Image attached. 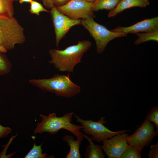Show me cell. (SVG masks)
<instances>
[{"label": "cell", "instance_id": "52a82bcc", "mask_svg": "<svg viewBox=\"0 0 158 158\" xmlns=\"http://www.w3.org/2000/svg\"><path fill=\"white\" fill-rule=\"evenodd\" d=\"M93 3L83 0H70L64 5L56 8L61 13L73 19L94 18Z\"/></svg>", "mask_w": 158, "mask_h": 158}, {"label": "cell", "instance_id": "603a6c76", "mask_svg": "<svg viewBox=\"0 0 158 158\" xmlns=\"http://www.w3.org/2000/svg\"><path fill=\"white\" fill-rule=\"evenodd\" d=\"M151 122L153 123L156 127V131L158 132V107H153L147 114L146 117Z\"/></svg>", "mask_w": 158, "mask_h": 158}, {"label": "cell", "instance_id": "d6986e66", "mask_svg": "<svg viewBox=\"0 0 158 158\" xmlns=\"http://www.w3.org/2000/svg\"><path fill=\"white\" fill-rule=\"evenodd\" d=\"M4 53L0 51V76L9 73L12 68L11 62Z\"/></svg>", "mask_w": 158, "mask_h": 158}, {"label": "cell", "instance_id": "ba28073f", "mask_svg": "<svg viewBox=\"0 0 158 158\" xmlns=\"http://www.w3.org/2000/svg\"><path fill=\"white\" fill-rule=\"evenodd\" d=\"M51 15L55 35L57 47L61 40L73 26L81 25V19H73L59 11L56 7L50 9Z\"/></svg>", "mask_w": 158, "mask_h": 158}, {"label": "cell", "instance_id": "9c48e42d", "mask_svg": "<svg viewBox=\"0 0 158 158\" xmlns=\"http://www.w3.org/2000/svg\"><path fill=\"white\" fill-rule=\"evenodd\" d=\"M158 133L154 130V125L146 118L135 132L128 136L127 141L128 145L144 148L152 142Z\"/></svg>", "mask_w": 158, "mask_h": 158}, {"label": "cell", "instance_id": "7a4b0ae2", "mask_svg": "<svg viewBox=\"0 0 158 158\" xmlns=\"http://www.w3.org/2000/svg\"><path fill=\"white\" fill-rule=\"evenodd\" d=\"M28 82L34 87L46 92L54 94L57 96L68 98L80 93L81 87L74 83L67 75L56 74L48 78L32 79Z\"/></svg>", "mask_w": 158, "mask_h": 158}, {"label": "cell", "instance_id": "8fae6325", "mask_svg": "<svg viewBox=\"0 0 158 158\" xmlns=\"http://www.w3.org/2000/svg\"><path fill=\"white\" fill-rule=\"evenodd\" d=\"M111 30L126 35L154 31L158 30V18L156 17L145 19L128 27L118 26Z\"/></svg>", "mask_w": 158, "mask_h": 158}, {"label": "cell", "instance_id": "44dd1931", "mask_svg": "<svg viewBox=\"0 0 158 158\" xmlns=\"http://www.w3.org/2000/svg\"><path fill=\"white\" fill-rule=\"evenodd\" d=\"M29 11L30 13L39 15L41 12H49V11L42 4L38 2L32 0L30 3Z\"/></svg>", "mask_w": 158, "mask_h": 158}, {"label": "cell", "instance_id": "30bf717a", "mask_svg": "<svg viewBox=\"0 0 158 158\" xmlns=\"http://www.w3.org/2000/svg\"><path fill=\"white\" fill-rule=\"evenodd\" d=\"M128 134H118L102 141L101 147L109 158H119L128 145L127 141Z\"/></svg>", "mask_w": 158, "mask_h": 158}, {"label": "cell", "instance_id": "6da1fadb", "mask_svg": "<svg viewBox=\"0 0 158 158\" xmlns=\"http://www.w3.org/2000/svg\"><path fill=\"white\" fill-rule=\"evenodd\" d=\"M91 45L90 41L85 40L63 49H51L49 51L50 59L49 63L60 72L73 73L75 67L81 62L84 54Z\"/></svg>", "mask_w": 158, "mask_h": 158}, {"label": "cell", "instance_id": "5bb4252c", "mask_svg": "<svg viewBox=\"0 0 158 158\" xmlns=\"http://www.w3.org/2000/svg\"><path fill=\"white\" fill-rule=\"evenodd\" d=\"M83 138L89 142V145L86 148L84 156L85 158H104L105 156L103 150L98 144H95L92 138L84 134H83Z\"/></svg>", "mask_w": 158, "mask_h": 158}, {"label": "cell", "instance_id": "4dcf8cb0", "mask_svg": "<svg viewBox=\"0 0 158 158\" xmlns=\"http://www.w3.org/2000/svg\"><path fill=\"white\" fill-rule=\"evenodd\" d=\"M41 0L42 1V0Z\"/></svg>", "mask_w": 158, "mask_h": 158}, {"label": "cell", "instance_id": "8992f818", "mask_svg": "<svg viewBox=\"0 0 158 158\" xmlns=\"http://www.w3.org/2000/svg\"><path fill=\"white\" fill-rule=\"evenodd\" d=\"M74 116L76 119L77 122L81 125L82 128L81 130L86 134L91 135V138L93 141L100 142L115 135L126 133V130L114 131L109 130L104 125V124L107 122L105 120V117H102L96 121L83 119L76 114H74Z\"/></svg>", "mask_w": 158, "mask_h": 158}, {"label": "cell", "instance_id": "d4e9b609", "mask_svg": "<svg viewBox=\"0 0 158 158\" xmlns=\"http://www.w3.org/2000/svg\"><path fill=\"white\" fill-rule=\"evenodd\" d=\"M12 129L10 128L1 125L0 123V138L6 137L11 133Z\"/></svg>", "mask_w": 158, "mask_h": 158}, {"label": "cell", "instance_id": "277c9868", "mask_svg": "<svg viewBox=\"0 0 158 158\" xmlns=\"http://www.w3.org/2000/svg\"><path fill=\"white\" fill-rule=\"evenodd\" d=\"M24 29L14 17L0 15V43L7 51L14 49L17 44L24 43Z\"/></svg>", "mask_w": 158, "mask_h": 158}, {"label": "cell", "instance_id": "7c38bea8", "mask_svg": "<svg viewBox=\"0 0 158 158\" xmlns=\"http://www.w3.org/2000/svg\"><path fill=\"white\" fill-rule=\"evenodd\" d=\"M148 0H121L116 6L110 11L109 18L114 17L126 9L134 7L145 8L149 5Z\"/></svg>", "mask_w": 158, "mask_h": 158}, {"label": "cell", "instance_id": "4316f807", "mask_svg": "<svg viewBox=\"0 0 158 158\" xmlns=\"http://www.w3.org/2000/svg\"><path fill=\"white\" fill-rule=\"evenodd\" d=\"M0 51L3 53H6L8 51L4 47L0 46Z\"/></svg>", "mask_w": 158, "mask_h": 158}, {"label": "cell", "instance_id": "5b68a950", "mask_svg": "<svg viewBox=\"0 0 158 158\" xmlns=\"http://www.w3.org/2000/svg\"><path fill=\"white\" fill-rule=\"evenodd\" d=\"M81 25L89 32L95 40L98 54L103 52L108 43L111 40L127 35L122 33L109 30L95 22L92 17L81 19Z\"/></svg>", "mask_w": 158, "mask_h": 158}, {"label": "cell", "instance_id": "484cf974", "mask_svg": "<svg viewBox=\"0 0 158 158\" xmlns=\"http://www.w3.org/2000/svg\"><path fill=\"white\" fill-rule=\"evenodd\" d=\"M20 4H22L24 2H28L30 3L33 0H18Z\"/></svg>", "mask_w": 158, "mask_h": 158}, {"label": "cell", "instance_id": "4fadbf2b", "mask_svg": "<svg viewBox=\"0 0 158 158\" xmlns=\"http://www.w3.org/2000/svg\"><path fill=\"white\" fill-rule=\"evenodd\" d=\"M76 137L77 138L76 140H75L73 136L69 135H65L63 137V140L66 142L69 147V151L66 155L65 158H81L80 148L84 138L83 135Z\"/></svg>", "mask_w": 158, "mask_h": 158}, {"label": "cell", "instance_id": "3957f363", "mask_svg": "<svg viewBox=\"0 0 158 158\" xmlns=\"http://www.w3.org/2000/svg\"><path fill=\"white\" fill-rule=\"evenodd\" d=\"M73 112H69L61 117H57L55 113L49 114L48 116L40 114L42 120L38 123L34 130V133L41 134L48 132L51 135L56 134L64 129L71 132L76 137L83 135L80 131L81 126L77 125L71 123Z\"/></svg>", "mask_w": 158, "mask_h": 158}, {"label": "cell", "instance_id": "2e32d148", "mask_svg": "<svg viewBox=\"0 0 158 158\" xmlns=\"http://www.w3.org/2000/svg\"><path fill=\"white\" fill-rule=\"evenodd\" d=\"M143 147L128 145L120 155L119 158H140Z\"/></svg>", "mask_w": 158, "mask_h": 158}, {"label": "cell", "instance_id": "7402d4cb", "mask_svg": "<svg viewBox=\"0 0 158 158\" xmlns=\"http://www.w3.org/2000/svg\"><path fill=\"white\" fill-rule=\"evenodd\" d=\"M70 0H42L44 7L47 9L63 5Z\"/></svg>", "mask_w": 158, "mask_h": 158}, {"label": "cell", "instance_id": "e0dca14e", "mask_svg": "<svg viewBox=\"0 0 158 158\" xmlns=\"http://www.w3.org/2000/svg\"><path fill=\"white\" fill-rule=\"evenodd\" d=\"M14 0H0V15L8 17H13Z\"/></svg>", "mask_w": 158, "mask_h": 158}, {"label": "cell", "instance_id": "cb8c5ba5", "mask_svg": "<svg viewBox=\"0 0 158 158\" xmlns=\"http://www.w3.org/2000/svg\"><path fill=\"white\" fill-rule=\"evenodd\" d=\"M149 158H158V142L155 144L150 146V149L148 154Z\"/></svg>", "mask_w": 158, "mask_h": 158}, {"label": "cell", "instance_id": "ffe728a7", "mask_svg": "<svg viewBox=\"0 0 158 158\" xmlns=\"http://www.w3.org/2000/svg\"><path fill=\"white\" fill-rule=\"evenodd\" d=\"M33 147L24 157L25 158H44L47 156L46 153H43L41 146L43 144L37 145L34 142Z\"/></svg>", "mask_w": 158, "mask_h": 158}, {"label": "cell", "instance_id": "f1b7e54d", "mask_svg": "<svg viewBox=\"0 0 158 158\" xmlns=\"http://www.w3.org/2000/svg\"><path fill=\"white\" fill-rule=\"evenodd\" d=\"M18 0H14V1H17Z\"/></svg>", "mask_w": 158, "mask_h": 158}, {"label": "cell", "instance_id": "9a60e30c", "mask_svg": "<svg viewBox=\"0 0 158 158\" xmlns=\"http://www.w3.org/2000/svg\"><path fill=\"white\" fill-rule=\"evenodd\" d=\"M121 0H96L93 3L92 10L93 12L99 10H113Z\"/></svg>", "mask_w": 158, "mask_h": 158}, {"label": "cell", "instance_id": "f546056e", "mask_svg": "<svg viewBox=\"0 0 158 158\" xmlns=\"http://www.w3.org/2000/svg\"><path fill=\"white\" fill-rule=\"evenodd\" d=\"M0 46H1V45L0 43Z\"/></svg>", "mask_w": 158, "mask_h": 158}, {"label": "cell", "instance_id": "ac0fdd59", "mask_svg": "<svg viewBox=\"0 0 158 158\" xmlns=\"http://www.w3.org/2000/svg\"><path fill=\"white\" fill-rule=\"evenodd\" d=\"M138 38L135 41L134 44L138 45L142 43L150 40L158 41V30L154 31L138 33L136 34Z\"/></svg>", "mask_w": 158, "mask_h": 158}, {"label": "cell", "instance_id": "83f0119b", "mask_svg": "<svg viewBox=\"0 0 158 158\" xmlns=\"http://www.w3.org/2000/svg\"><path fill=\"white\" fill-rule=\"evenodd\" d=\"M86 1L90 2V3H93L96 0H83Z\"/></svg>", "mask_w": 158, "mask_h": 158}]
</instances>
